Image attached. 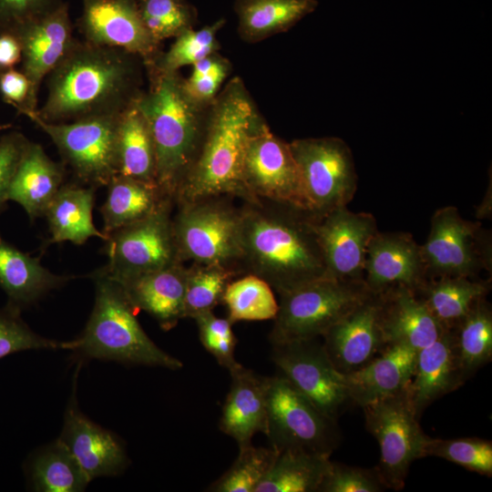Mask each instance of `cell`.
I'll list each match as a JSON object with an SVG mask.
<instances>
[{"instance_id":"obj_1","label":"cell","mask_w":492,"mask_h":492,"mask_svg":"<svg viewBox=\"0 0 492 492\" xmlns=\"http://www.w3.org/2000/svg\"><path fill=\"white\" fill-rule=\"evenodd\" d=\"M140 57L76 39L46 77V97L36 116L49 123L118 115L143 91Z\"/></svg>"},{"instance_id":"obj_2","label":"cell","mask_w":492,"mask_h":492,"mask_svg":"<svg viewBox=\"0 0 492 492\" xmlns=\"http://www.w3.org/2000/svg\"><path fill=\"white\" fill-rule=\"evenodd\" d=\"M317 215L287 204L244 202L241 267L279 294L328 276L316 231Z\"/></svg>"},{"instance_id":"obj_3","label":"cell","mask_w":492,"mask_h":492,"mask_svg":"<svg viewBox=\"0 0 492 492\" xmlns=\"http://www.w3.org/2000/svg\"><path fill=\"white\" fill-rule=\"evenodd\" d=\"M261 119L243 81L231 79L209 108L202 142L175 203L223 196L250 202L242 159L248 135Z\"/></svg>"},{"instance_id":"obj_4","label":"cell","mask_w":492,"mask_h":492,"mask_svg":"<svg viewBox=\"0 0 492 492\" xmlns=\"http://www.w3.org/2000/svg\"><path fill=\"white\" fill-rule=\"evenodd\" d=\"M149 85L136 99L151 132L156 153V184L173 200L191 168L205 132L210 106L192 99L178 72L145 68Z\"/></svg>"},{"instance_id":"obj_5","label":"cell","mask_w":492,"mask_h":492,"mask_svg":"<svg viewBox=\"0 0 492 492\" xmlns=\"http://www.w3.org/2000/svg\"><path fill=\"white\" fill-rule=\"evenodd\" d=\"M93 278L94 308L82 334L71 341L72 350L84 357L180 369L182 362L159 348L145 333L136 316L138 311L121 286L101 270Z\"/></svg>"},{"instance_id":"obj_6","label":"cell","mask_w":492,"mask_h":492,"mask_svg":"<svg viewBox=\"0 0 492 492\" xmlns=\"http://www.w3.org/2000/svg\"><path fill=\"white\" fill-rule=\"evenodd\" d=\"M369 291L364 282L324 276L280 293L270 343L274 345L323 336Z\"/></svg>"},{"instance_id":"obj_7","label":"cell","mask_w":492,"mask_h":492,"mask_svg":"<svg viewBox=\"0 0 492 492\" xmlns=\"http://www.w3.org/2000/svg\"><path fill=\"white\" fill-rule=\"evenodd\" d=\"M177 204L172 226L179 260L231 267L242 275L241 210L221 197Z\"/></svg>"},{"instance_id":"obj_8","label":"cell","mask_w":492,"mask_h":492,"mask_svg":"<svg viewBox=\"0 0 492 492\" xmlns=\"http://www.w3.org/2000/svg\"><path fill=\"white\" fill-rule=\"evenodd\" d=\"M421 251L427 279L445 276L478 279L483 270L491 273L490 232L480 222L464 219L454 206L434 212Z\"/></svg>"},{"instance_id":"obj_9","label":"cell","mask_w":492,"mask_h":492,"mask_svg":"<svg viewBox=\"0 0 492 492\" xmlns=\"http://www.w3.org/2000/svg\"><path fill=\"white\" fill-rule=\"evenodd\" d=\"M367 430L380 448L375 467L386 488L400 490L410 466L425 457L431 437L421 428L406 388L363 407Z\"/></svg>"},{"instance_id":"obj_10","label":"cell","mask_w":492,"mask_h":492,"mask_svg":"<svg viewBox=\"0 0 492 492\" xmlns=\"http://www.w3.org/2000/svg\"><path fill=\"white\" fill-rule=\"evenodd\" d=\"M267 431L278 452L304 450L330 456L338 443L334 421L278 374L267 377Z\"/></svg>"},{"instance_id":"obj_11","label":"cell","mask_w":492,"mask_h":492,"mask_svg":"<svg viewBox=\"0 0 492 492\" xmlns=\"http://www.w3.org/2000/svg\"><path fill=\"white\" fill-rule=\"evenodd\" d=\"M118 115L49 123L36 113L28 118L53 141L61 158L81 181L107 186L118 174Z\"/></svg>"},{"instance_id":"obj_12","label":"cell","mask_w":492,"mask_h":492,"mask_svg":"<svg viewBox=\"0 0 492 492\" xmlns=\"http://www.w3.org/2000/svg\"><path fill=\"white\" fill-rule=\"evenodd\" d=\"M299 167L309 209L320 216L347 206L358 184L351 149L340 138H307L289 142Z\"/></svg>"},{"instance_id":"obj_13","label":"cell","mask_w":492,"mask_h":492,"mask_svg":"<svg viewBox=\"0 0 492 492\" xmlns=\"http://www.w3.org/2000/svg\"><path fill=\"white\" fill-rule=\"evenodd\" d=\"M174 203L165 199L148 217L110 233L106 240L108 263L100 270L120 282L182 262L173 233Z\"/></svg>"},{"instance_id":"obj_14","label":"cell","mask_w":492,"mask_h":492,"mask_svg":"<svg viewBox=\"0 0 492 492\" xmlns=\"http://www.w3.org/2000/svg\"><path fill=\"white\" fill-rule=\"evenodd\" d=\"M242 181L250 202L262 200L310 210L290 144L274 135L263 118L248 135Z\"/></svg>"},{"instance_id":"obj_15","label":"cell","mask_w":492,"mask_h":492,"mask_svg":"<svg viewBox=\"0 0 492 492\" xmlns=\"http://www.w3.org/2000/svg\"><path fill=\"white\" fill-rule=\"evenodd\" d=\"M272 359L279 374L323 415L336 422L350 401L340 373L316 339L272 345Z\"/></svg>"},{"instance_id":"obj_16","label":"cell","mask_w":492,"mask_h":492,"mask_svg":"<svg viewBox=\"0 0 492 492\" xmlns=\"http://www.w3.org/2000/svg\"><path fill=\"white\" fill-rule=\"evenodd\" d=\"M77 27L83 40L136 55L145 67L162 51L144 26L137 0H82Z\"/></svg>"},{"instance_id":"obj_17","label":"cell","mask_w":492,"mask_h":492,"mask_svg":"<svg viewBox=\"0 0 492 492\" xmlns=\"http://www.w3.org/2000/svg\"><path fill=\"white\" fill-rule=\"evenodd\" d=\"M315 227L327 275L344 282H364L367 247L378 231L374 215L339 207L317 215Z\"/></svg>"},{"instance_id":"obj_18","label":"cell","mask_w":492,"mask_h":492,"mask_svg":"<svg viewBox=\"0 0 492 492\" xmlns=\"http://www.w3.org/2000/svg\"><path fill=\"white\" fill-rule=\"evenodd\" d=\"M382 295L369 292L322 336L334 367L346 374L363 367L386 346L381 329Z\"/></svg>"},{"instance_id":"obj_19","label":"cell","mask_w":492,"mask_h":492,"mask_svg":"<svg viewBox=\"0 0 492 492\" xmlns=\"http://www.w3.org/2000/svg\"><path fill=\"white\" fill-rule=\"evenodd\" d=\"M421 245L405 231H377L364 264V283L373 292L403 285L416 292L426 281Z\"/></svg>"},{"instance_id":"obj_20","label":"cell","mask_w":492,"mask_h":492,"mask_svg":"<svg viewBox=\"0 0 492 492\" xmlns=\"http://www.w3.org/2000/svg\"><path fill=\"white\" fill-rule=\"evenodd\" d=\"M15 35L22 48L21 71L38 92L43 80L59 65L77 39L68 3L64 2L26 24Z\"/></svg>"},{"instance_id":"obj_21","label":"cell","mask_w":492,"mask_h":492,"mask_svg":"<svg viewBox=\"0 0 492 492\" xmlns=\"http://www.w3.org/2000/svg\"><path fill=\"white\" fill-rule=\"evenodd\" d=\"M58 440L76 458L89 480L116 476L128 466L119 439L84 415L75 401L67 409Z\"/></svg>"},{"instance_id":"obj_22","label":"cell","mask_w":492,"mask_h":492,"mask_svg":"<svg viewBox=\"0 0 492 492\" xmlns=\"http://www.w3.org/2000/svg\"><path fill=\"white\" fill-rule=\"evenodd\" d=\"M380 293L381 329L385 345L404 344L419 351L446 330L414 290L396 285Z\"/></svg>"},{"instance_id":"obj_23","label":"cell","mask_w":492,"mask_h":492,"mask_svg":"<svg viewBox=\"0 0 492 492\" xmlns=\"http://www.w3.org/2000/svg\"><path fill=\"white\" fill-rule=\"evenodd\" d=\"M231 386L221 409L220 428L239 447L267 431V377L238 363L229 370Z\"/></svg>"},{"instance_id":"obj_24","label":"cell","mask_w":492,"mask_h":492,"mask_svg":"<svg viewBox=\"0 0 492 492\" xmlns=\"http://www.w3.org/2000/svg\"><path fill=\"white\" fill-rule=\"evenodd\" d=\"M465 382L454 333L446 330L434 343L417 351L415 371L406 387L417 418L431 403Z\"/></svg>"},{"instance_id":"obj_25","label":"cell","mask_w":492,"mask_h":492,"mask_svg":"<svg viewBox=\"0 0 492 492\" xmlns=\"http://www.w3.org/2000/svg\"><path fill=\"white\" fill-rule=\"evenodd\" d=\"M417 351L404 344H388L368 364L344 374L351 402L362 408L404 391L409 384Z\"/></svg>"},{"instance_id":"obj_26","label":"cell","mask_w":492,"mask_h":492,"mask_svg":"<svg viewBox=\"0 0 492 492\" xmlns=\"http://www.w3.org/2000/svg\"><path fill=\"white\" fill-rule=\"evenodd\" d=\"M186 276L187 267L177 262L118 283L138 311H145L169 331L184 318Z\"/></svg>"},{"instance_id":"obj_27","label":"cell","mask_w":492,"mask_h":492,"mask_svg":"<svg viewBox=\"0 0 492 492\" xmlns=\"http://www.w3.org/2000/svg\"><path fill=\"white\" fill-rule=\"evenodd\" d=\"M63 180V167L40 144L29 140L11 180L7 200L20 204L33 220L45 214Z\"/></svg>"},{"instance_id":"obj_28","label":"cell","mask_w":492,"mask_h":492,"mask_svg":"<svg viewBox=\"0 0 492 492\" xmlns=\"http://www.w3.org/2000/svg\"><path fill=\"white\" fill-rule=\"evenodd\" d=\"M71 279L52 273L38 258L21 251L0 234V287L8 304L21 310Z\"/></svg>"},{"instance_id":"obj_29","label":"cell","mask_w":492,"mask_h":492,"mask_svg":"<svg viewBox=\"0 0 492 492\" xmlns=\"http://www.w3.org/2000/svg\"><path fill=\"white\" fill-rule=\"evenodd\" d=\"M94 187L62 185L46 209L51 237L49 243L71 241L83 244L91 237L107 240L94 225Z\"/></svg>"},{"instance_id":"obj_30","label":"cell","mask_w":492,"mask_h":492,"mask_svg":"<svg viewBox=\"0 0 492 492\" xmlns=\"http://www.w3.org/2000/svg\"><path fill=\"white\" fill-rule=\"evenodd\" d=\"M316 0H235L238 34L249 43H256L292 28L313 13Z\"/></svg>"},{"instance_id":"obj_31","label":"cell","mask_w":492,"mask_h":492,"mask_svg":"<svg viewBox=\"0 0 492 492\" xmlns=\"http://www.w3.org/2000/svg\"><path fill=\"white\" fill-rule=\"evenodd\" d=\"M491 280L467 277L428 279L415 292L446 330L454 329L475 303L486 298Z\"/></svg>"},{"instance_id":"obj_32","label":"cell","mask_w":492,"mask_h":492,"mask_svg":"<svg viewBox=\"0 0 492 492\" xmlns=\"http://www.w3.org/2000/svg\"><path fill=\"white\" fill-rule=\"evenodd\" d=\"M118 174L157 186L153 138L149 123L136 101L119 116Z\"/></svg>"},{"instance_id":"obj_33","label":"cell","mask_w":492,"mask_h":492,"mask_svg":"<svg viewBox=\"0 0 492 492\" xmlns=\"http://www.w3.org/2000/svg\"><path fill=\"white\" fill-rule=\"evenodd\" d=\"M101 207L102 232L107 236L150 215L165 199L156 185L117 174L107 185Z\"/></svg>"},{"instance_id":"obj_34","label":"cell","mask_w":492,"mask_h":492,"mask_svg":"<svg viewBox=\"0 0 492 492\" xmlns=\"http://www.w3.org/2000/svg\"><path fill=\"white\" fill-rule=\"evenodd\" d=\"M329 458L304 450L281 451L255 492H319L332 465Z\"/></svg>"},{"instance_id":"obj_35","label":"cell","mask_w":492,"mask_h":492,"mask_svg":"<svg viewBox=\"0 0 492 492\" xmlns=\"http://www.w3.org/2000/svg\"><path fill=\"white\" fill-rule=\"evenodd\" d=\"M28 469L35 491L79 492L90 482L76 458L58 439L36 454Z\"/></svg>"},{"instance_id":"obj_36","label":"cell","mask_w":492,"mask_h":492,"mask_svg":"<svg viewBox=\"0 0 492 492\" xmlns=\"http://www.w3.org/2000/svg\"><path fill=\"white\" fill-rule=\"evenodd\" d=\"M452 331L466 381L492 358V311L486 298L477 301Z\"/></svg>"},{"instance_id":"obj_37","label":"cell","mask_w":492,"mask_h":492,"mask_svg":"<svg viewBox=\"0 0 492 492\" xmlns=\"http://www.w3.org/2000/svg\"><path fill=\"white\" fill-rule=\"evenodd\" d=\"M232 323L273 320L279 304L272 288L261 278L245 273L233 279L222 298Z\"/></svg>"},{"instance_id":"obj_38","label":"cell","mask_w":492,"mask_h":492,"mask_svg":"<svg viewBox=\"0 0 492 492\" xmlns=\"http://www.w3.org/2000/svg\"><path fill=\"white\" fill-rule=\"evenodd\" d=\"M241 275L237 270L216 264L193 262L187 267L184 318L211 312L222 303L227 285Z\"/></svg>"},{"instance_id":"obj_39","label":"cell","mask_w":492,"mask_h":492,"mask_svg":"<svg viewBox=\"0 0 492 492\" xmlns=\"http://www.w3.org/2000/svg\"><path fill=\"white\" fill-rule=\"evenodd\" d=\"M220 18L200 29L190 28L177 36L166 52H160L156 59L145 68L162 73L178 72L181 67L193 66L206 56L218 52L220 44L217 35L225 25Z\"/></svg>"},{"instance_id":"obj_40","label":"cell","mask_w":492,"mask_h":492,"mask_svg":"<svg viewBox=\"0 0 492 492\" xmlns=\"http://www.w3.org/2000/svg\"><path fill=\"white\" fill-rule=\"evenodd\" d=\"M278 451L270 447H255L252 444L239 447V455L231 466L209 487L213 492H255L273 465Z\"/></svg>"},{"instance_id":"obj_41","label":"cell","mask_w":492,"mask_h":492,"mask_svg":"<svg viewBox=\"0 0 492 492\" xmlns=\"http://www.w3.org/2000/svg\"><path fill=\"white\" fill-rule=\"evenodd\" d=\"M137 4L144 26L160 44L197 23V10L188 0H137Z\"/></svg>"},{"instance_id":"obj_42","label":"cell","mask_w":492,"mask_h":492,"mask_svg":"<svg viewBox=\"0 0 492 492\" xmlns=\"http://www.w3.org/2000/svg\"><path fill=\"white\" fill-rule=\"evenodd\" d=\"M425 456H437L479 475H492V443L476 437L432 438Z\"/></svg>"},{"instance_id":"obj_43","label":"cell","mask_w":492,"mask_h":492,"mask_svg":"<svg viewBox=\"0 0 492 492\" xmlns=\"http://www.w3.org/2000/svg\"><path fill=\"white\" fill-rule=\"evenodd\" d=\"M20 309L7 303L0 309V359L11 354L33 349H72V343L40 336L22 320Z\"/></svg>"},{"instance_id":"obj_44","label":"cell","mask_w":492,"mask_h":492,"mask_svg":"<svg viewBox=\"0 0 492 492\" xmlns=\"http://www.w3.org/2000/svg\"><path fill=\"white\" fill-rule=\"evenodd\" d=\"M231 71V62L215 52L191 66L190 77L184 78L186 91L196 102L210 106Z\"/></svg>"},{"instance_id":"obj_45","label":"cell","mask_w":492,"mask_h":492,"mask_svg":"<svg viewBox=\"0 0 492 492\" xmlns=\"http://www.w3.org/2000/svg\"><path fill=\"white\" fill-rule=\"evenodd\" d=\"M203 347L228 371L238 362L234 352L237 343L232 323L228 318L216 316L213 312L200 313L193 318Z\"/></svg>"},{"instance_id":"obj_46","label":"cell","mask_w":492,"mask_h":492,"mask_svg":"<svg viewBox=\"0 0 492 492\" xmlns=\"http://www.w3.org/2000/svg\"><path fill=\"white\" fill-rule=\"evenodd\" d=\"M386 488L377 469L332 462L319 492H380Z\"/></svg>"},{"instance_id":"obj_47","label":"cell","mask_w":492,"mask_h":492,"mask_svg":"<svg viewBox=\"0 0 492 492\" xmlns=\"http://www.w3.org/2000/svg\"><path fill=\"white\" fill-rule=\"evenodd\" d=\"M65 0H0V34H15L26 24L50 13Z\"/></svg>"},{"instance_id":"obj_48","label":"cell","mask_w":492,"mask_h":492,"mask_svg":"<svg viewBox=\"0 0 492 492\" xmlns=\"http://www.w3.org/2000/svg\"><path fill=\"white\" fill-rule=\"evenodd\" d=\"M0 95L18 114L29 118L37 112L38 92L21 69L12 67L2 71Z\"/></svg>"},{"instance_id":"obj_49","label":"cell","mask_w":492,"mask_h":492,"mask_svg":"<svg viewBox=\"0 0 492 492\" xmlns=\"http://www.w3.org/2000/svg\"><path fill=\"white\" fill-rule=\"evenodd\" d=\"M28 142L18 131H11L0 138V211L8 201L11 180Z\"/></svg>"},{"instance_id":"obj_50","label":"cell","mask_w":492,"mask_h":492,"mask_svg":"<svg viewBox=\"0 0 492 492\" xmlns=\"http://www.w3.org/2000/svg\"><path fill=\"white\" fill-rule=\"evenodd\" d=\"M22 48L15 34H0V68L5 70L21 63Z\"/></svg>"},{"instance_id":"obj_51","label":"cell","mask_w":492,"mask_h":492,"mask_svg":"<svg viewBox=\"0 0 492 492\" xmlns=\"http://www.w3.org/2000/svg\"><path fill=\"white\" fill-rule=\"evenodd\" d=\"M6 127H9V126H8V125H7V126H5V125H4V126H0V130L5 128Z\"/></svg>"},{"instance_id":"obj_52","label":"cell","mask_w":492,"mask_h":492,"mask_svg":"<svg viewBox=\"0 0 492 492\" xmlns=\"http://www.w3.org/2000/svg\"><path fill=\"white\" fill-rule=\"evenodd\" d=\"M3 69L0 68V74L2 73Z\"/></svg>"}]
</instances>
